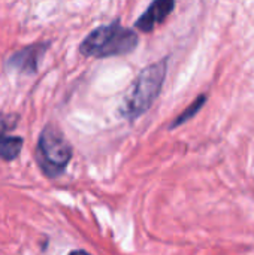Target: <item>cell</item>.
I'll list each match as a JSON object with an SVG mask.
<instances>
[{"label": "cell", "mask_w": 254, "mask_h": 255, "mask_svg": "<svg viewBox=\"0 0 254 255\" xmlns=\"http://www.w3.org/2000/svg\"><path fill=\"white\" fill-rule=\"evenodd\" d=\"M48 46H49V43H43V42L28 45L9 57L6 61V67L13 69L24 75H33V73H36L39 61L43 57Z\"/></svg>", "instance_id": "cell-4"}, {"label": "cell", "mask_w": 254, "mask_h": 255, "mask_svg": "<svg viewBox=\"0 0 254 255\" xmlns=\"http://www.w3.org/2000/svg\"><path fill=\"white\" fill-rule=\"evenodd\" d=\"M175 0H154L147 12L141 15V18L136 21V28L142 31H151L157 24L163 22L174 10Z\"/></svg>", "instance_id": "cell-5"}, {"label": "cell", "mask_w": 254, "mask_h": 255, "mask_svg": "<svg viewBox=\"0 0 254 255\" xmlns=\"http://www.w3.org/2000/svg\"><path fill=\"white\" fill-rule=\"evenodd\" d=\"M166 63L168 60L163 58L162 61L148 66L132 84L120 108V114L126 120L133 121L151 108V105L160 94L168 69Z\"/></svg>", "instance_id": "cell-1"}, {"label": "cell", "mask_w": 254, "mask_h": 255, "mask_svg": "<svg viewBox=\"0 0 254 255\" xmlns=\"http://www.w3.org/2000/svg\"><path fill=\"white\" fill-rule=\"evenodd\" d=\"M19 117L16 114H0V136L7 134L16 127Z\"/></svg>", "instance_id": "cell-8"}, {"label": "cell", "mask_w": 254, "mask_h": 255, "mask_svg": "<svg viewBox=\"0 0 254 255\" xmlns=\"http://www.w3.org/2000/svg\"><path fill=\"white\" fill-rule=\"evenodd\" d=\"M138 34L123 27L118 21L94 28L79 45V52L85 57L106 58L132 52L138 46Z\"/></svg>", "instance_id": "cell-2"}, {"label": "cell", "mask_w": 254, "mask_h": 255, "mask_svg": "<svg viewBox=\"0 0 254 255\" xmlns=\"http://www.w3.org/2000/svg\"><path fill=\"white\" fill-rule=\"evenodd\" d=\"M72 154V146L58 127L48 124L40 131L36 145V161L45 176H60L67 167Z\"/></svg>", "instance_id": "cell-3"}, {"label": "cell", "mask_w": 254, "mask_h": 255, "mask_svg": "<svg viewBox=\"0 0 254 255\" xmlns=\"http://www.w3.org/2000/svg\"><path fill=\"white\" fill-rule=\"evenodd\" d=\"M22 143H24L22 137L7 136V134L0 136V158L4 161L15 160L22 149Z\"/></svg>", "instance_id": "cell-6"}, {"label": "cell", "mask_w": 254, "mask_h": 255, "mask_svg": "<svg viewBox=\"0 0 254 255\" xmlns=\"http://www.w3.org/2000/svg\"><path fill=\"white\" fill-rule=\"evenodd\" d=\"M205 102H207V97H205V96H201V97H199V99L192 105V106H189V108H187V109H186V111H184V112L177 118V120H175V123H174V126H172V127H178V126H181L183 123L189 121L193 115H196V112L204 106V103H205Z\"/></svg>", "instance_id": "cell-7"}]
</instances>
